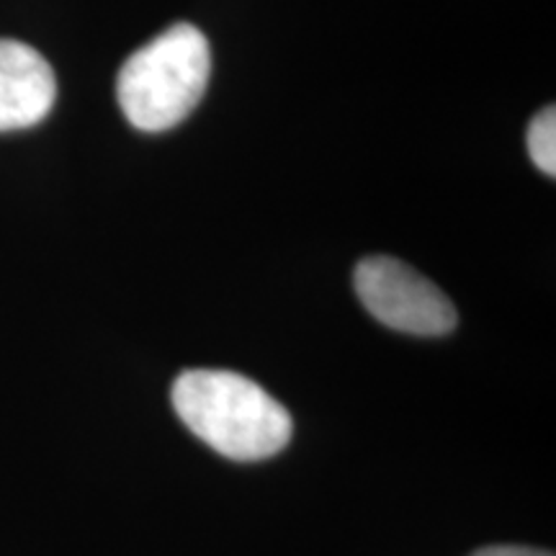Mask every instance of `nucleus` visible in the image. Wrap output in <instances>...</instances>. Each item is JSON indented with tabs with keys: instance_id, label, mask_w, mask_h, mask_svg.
<instances>
[{
	"instance_id": "5",
	"label": "nucleus",
	"mask_w": 556,
	"mask_h": 556,
	"mask_svg": "<svg viewBox=\"0 0 556 556\" xmlns=\"http://www.w3.org/2000/svg\"><path fill=\"white\" fill-rule=\"evenodd\" d=\"M528 152L546 176H556V111L546 106L528 127Z\"/></svg>"
},
{
	"instance_id": "2",
	"label": "nucleus",
	"mask_w": 556,
	"mask_h": 556,
	"mask_svg": "<svg viewBox=\"0 0 556 556\" xmlns=\"http://www.w3.org/2000/svg\"><path fill=\"white\" fill-rule=\"evenodd\" d=\"M212 75V50L197 26L176 24L157 34L124 62L116 99L139 131L178 127L204 99Z\"/></svg>"
},
{
	"instance_id": "1",
	"label": "nucleus",
	"mask_w": 556,
	"mask_h": 556,
	"mask_svg": "<svg viewBox=\"0 0 556 556\" xmlns=\"http://www.w3.org/2000/svg\"><path fill=\"white\" fill-rule=\"evenodd\" d=\"M173 407L193 435L235 462L276 456L294 433L287 407L238 371H184L173 384Z\"/></svg>"
},
{
	"instance_id": "3",
	"label": "nucleus",
	"mask_w": 556,
	"mask_h": 556,
	"mask_svg": "<svg viewBox=\"0 0 556 556\" xmlns=\"http://www.w3.org/2000/svg\"><path fill=\"white\" fill-rule=\"evenodd\" d=\"M353 283L361 304L387 328L422 338L448 336L456 328L454 302L397 258L374 255L361 261Z\"/></svg>"
},
{
	"instance_id": "4",
	"label": "nucleus",
	"mask_w": 556,
	"mask_h": 556,
	"mask_svg": "<svg viewBox=\"0 0 556 556\" xmlns=\"http://www.w3.org/2000/svg\"><path fill=\"white\" fill-rule=\"evenodd\" d=\"M54 99L58 80L50 62L24 41L0 39V131L45 122Z\"/></svg>"
},
{
	"instance_id": "6",
	"label": "nucleus",
	"mask_w": 556,
	"mask_h": 556,
	"mask_svg": "<svg viewBox=\"0 0 556 556\" xmlns=\"http://www.w3.org/2000/svg\"><path fill=\"white\" fill-rule=\"evenodd\" d=\"M471 556H554L548 552H539V548H528V546H486L479 548Z\"/></svg>"
}]
</instances>
